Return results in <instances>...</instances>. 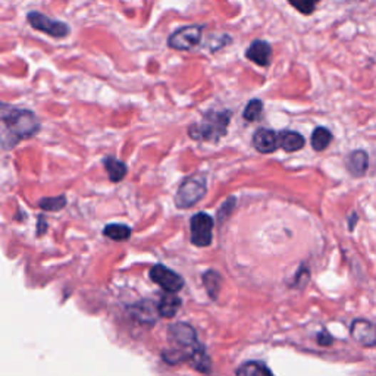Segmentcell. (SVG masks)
Masks as SVG:
<instances>
[{
	"label": "cell",
	"mask_w": 376,
	"mask_h": 376,
	"mask_svg": "<svg viewBox=\"0 0 376 376\" xmlns=\"http://www.w3.org/2000/svg\"><path fill=\"white\" fill-rule=\"evenodd\" d=\"M181 306V300L177 294H172V293H168L165 294L162 298H161V303L158 306V310H159V315L162 317H173L175 315H177L178 309Z\"/></svg>",
	"instance_id": "14"
},
{
	"label": "cell",
	"mask_w": 376,
	"mask_h": 376,
	"mask_svg": "<svg viewBox=\"0 0 376 376\" xmlns=\"http://www.w3.org/2000/svg\"><path fill=\"white\" fill-rule=\"evenodd\" d=\"M202 33H203V27H200V25H188V27H183L169 36L168 46L173 50H180V52L193 50L195 46L200 44V41H202Z\"/></svg>",
	"instance_id": "5"
},
{
	"label": "cell",
	"mask_w": 376,
	"mask_h": 376,
	"mask_svg": "<svg viewBox=\"0 0 376 376\" xmlns=\"http://www.w3.org/2000/svg\"><path fill=\"white\" fill-rule=\"evenodd\" d=\"M253 146L259 153H273L280 148V133L269 128H259L253 136Z\"/></svg>",
	"instance_id": "10"
},
{
	"label": "cell",
	"mask_w": 376,
	"mask_h": 376,
	"mask_svg": "<svg viewBox=\"0 0 376 376\" xmlns=\"http://www.w3.org/2000/svg\"><path fill=\"white\" fill-rule=\"evenodd\" d=\"M357 220H359V218H357L356 213H353L352 216L348 218V227H350V231H353V230H355V225H356Z\"/></svg>",
	"instance_id": "24"
},
{
	"label": "cell",
	"mask_w": 376,
	"mask_h": 376,
	"mask_svg": "<svg viewBox=\"0 0 376 376\" xmlns=\"http://www.w3.org/2000/svg\"><path fill=\"white\" fill-rule=\"evenodd\" d=\"M305 144H306V140L300 133H295V131L280 133V147L288 153L298 152V150H302L305 147Z\"/></svg>",
	"instance_id": "13"
},
{
	"label": "cell",
	"mask_w": 376,
	"mask_h": 376,
	"mask_svg": "<svg viewBox=\"0 0 376 376\" xmlns=\"http://www.w3.org/2000/svg\"><path fill=\"white\" fill-rule=\"evenodd\" d=\"M317 342L320 344V345H330V344H332V337L328 334V332H320L319 335H317Z\"/></svg>",
	"instance_id": "23"
},
{
	"label": "cell",
	"mask_w": 376,
	"mask_h": 376,
	"mask_svg": "<svg viewBox=\"0 0 376 376\" xmlns=\"http://www.w3.org/2000/svg\"><path fill=\"white\" fill-rule=\"evenodd\" d=\"M310 141H312V147L316 150V152H322V150H325L332 143V134L328 128L317 127L313 131Z\"/></svg>",
	"instance_id": "17"
},
{
	"label": "cell",
	"mask_w": 376,
	"mask_h": 376,
	"mask_svg": "<svg viewBox=\"0 0 376 376\" xmlns=\"http://www.w3.org/2000/svg\"><path fill=\"white\" fill-rule=\"evenodd\" d=\"M262 111H263V103L262 100L259 98H253L250 100L248 105L244 108V112H243V118L248 122H255L260 118L262 115Z\"/></svg>",
	"instance_id": "21"
},
{
	"label": "cell",
	"mask_w": 376,
	"mask_h": 376,
	"mask_svg": "<svg viewBox=\"0 0 376 376\" xmlns=\"http://www.w3.org/2000/svg\"><path fill=\"white\" fill-rule=\"evenodd\" d=\"M288 2L300 14L310 15V14L315 12L316 5L320 2V0H288Z\"/></svg>",
	"instance_id": "22"
},
{
	"label": "cell",
	"mask_w": 376,
	"mask_h": 376,
	"mask_svg": "<svg viewBox=\"0 0 376 376\" xmlns=\"http://www.w3.org/2000/svg\"><path fill=\"white\" fill-rule=\"evenodd\" d=\"M169 338L177 345L187 350L188 355H190V360L197 350L202 347L197 341V334H195L194 328L190 327V325H187V323H183V322L171 325L169 327Z\"/></svg>",
	"instance_id": "7"
},
{
	"label": "cell",
	"mask_w": 376,
	"mask_h": 376,
	"mask_svg": "<svg viewBox=\"0 0 376 376\" xmlns=\"http://www.w3.org/2000/svg\"><path fill=\"white\" fill-rule=\"evenodd\" d=\"M245 58L259 66H268L272 59V47L263 40H255L245 50Z\"/></svg>",
	"instance_id": "11"
},
{
	"label": "cell",
	"mask_w": 376,
	"mask_h": 376,
	"mask_svg": "<svg viewBox=\"0 0 376 376\" xmlns=\"http://www.w3.org/2000/svg\"><path fill=\"white\" fill-rule=\"evenodd\" d=\"M27 19L34 30L46 33L47 36L55 37V39H63L71 31L65 22L49 18L40 12H30Z\"/></svg>",
	"instance_id": "6"
},
{
	"label": "cell",
	"mask_w": 376,
	"mask_h": 376,
	"mask_svg": "<svg viewBox=\"0 0 376 376\" xmlns=\"http://www.w3.org/2000/svg\"><path fill=\"white\" fill-rule=\"evenodd\" d=\"M230 121H231L230 111H222V112L209 111L203 115L200 123L190 127L188 134L194 140L216 143L227 134Z\"/></svg>",
	"instance_id": "1"
},
{
	"label": "cell",
	"mask_w": 376,
	"mask_h": 376,
	"mask_svg": "<svg viewBox=\"0 0 376 376\" xmlns=\"http://www.w3.org/2000/svg\"><path fill=\"white\" fill-rule=\"evenodd\" d=\"M213 218L208 213H195L190 222L191 243L197 247H208L213 240Z\"/></svg>",
	"instance_id": "4"
},
{
	"label": "cell",
	"mask_w": 376,
	"mask_h": 376,
	"mask_svg": "<svg viewBox=\"0 0 376 376\" xmlns=\"http://www.w3.org/2000/svg\"><path fill=\"white\" fill-rule=\"evenodd\" d=\"M103 234L113 241H125L131 237V228L122 223H111L105 227Z\"/></svg>",
	"instance_id": "18"
},
{
	"label": "cell",
	"mask_w": 376,
	"mask_h": 376,
	"mask_svg": "<svg viewBox=\"0 0 376 376\" xmlns=\"http://www.w3.org/2000/svg\"><path fill=\"white\" fill-rule=\"evenodd\" d=\"M150 278L166 293L177 294L184 287V280L180 275L163 265L153 266L152 270H150Z\"/></svg>",
	"instance_id": "8"
},
{
	"label": "cell",
	"mask_w": 376,
	"mask_h": 376,
	"mask_svg": "<svg viewBox=\"0 0 376 376\" xmlns=\"http://www.w3.org/2000/svg\"><path fill=\"white\" fill-rule=\"evenodd\" d=\"M237 376H273V373L259 362H247L243 363L237 372Z\"/></svg>",
	"instance_id": "16"
},
{
	"label": "cell",
	"mask_w": 376,
	"mask_h": 376,
	"mask_svg": "<svg viewBox=\"0 0 376 376\" xmlns=\"http://www.w3.org/2000/svg\"><path fill=\"white\" fill-rule=\"evenodd\" d=\"M208 191V180L205 173H194L186 178L175 194V205L180 209H188L197 205Z\"/></svg>",
	"instance_id": "3"
},
{
	"label": "cell",
	"mask_w": 376,
	"mask_h": 376,
	"mask_svg": "<svg viewBox=\"0 0 376 376\" xmlns=\"http://www.w3.org/2000/svg\"><path fill=\"white\" fill-rule=\"evenodd\" d=\"M5 133L11 136V146L33 137L40 130V122L31 111L12 109L2 115Z\"/></svg>",
	"instance_id": "2"
},
{
	"label": "cell",
	"mask_w": 376,
	"mask_h": 376,
	"mask_svg": "<svg viewBox=\"0 0 376 376\" xmlns=\"http://www.w3.org/2000/svg\"><path fill=\"white\" fill-rule=\"evenodd\" d=\"M39 206L47 212H58L66 206V197L65 195L44 197L39 202Z\"/></svg>",
	"instance_id": "20"
},
{
	"label": "cell",
	"mask_w": 376,
	"mask_h": 376,
	"mask_svg": "<svg viewBox=\"0 0 376 376\" xmlns=\"http://www.w3.org/2000/svg\"><path fill=\"white\" fill-rule=\"evenodd\" d=\"M345 166L348 173L355 178H360L367 172L369 168V156L365 150H355L350 153L345 161Z\"/></svg>",
	"instance_id": "12"
},
{
	"label": "cell",
	"mask_w": 376,
	"mask_h": 376,
	"mask_svg": "<svg viewBox=\"0 0 376 376\" xmlns=\"http://www.w3.org/2000/svg\"><path fill=\"white\" fill-rule=\"evenodd\" d=\"M203 284H205V288L208 290L209 295L216 298L219 290H220V285H222V278L220 275L215 270H209L203 275Z\"/></svg>",
	"instance_id": "19"
},
{
	"label": "cell",
	"mask_w": 376,
	"mask_h": 376,
	"mask_svg": "<svg viewBox=\"0 0 376 376\" xmlns=\"http://www.w3.org/2000/svg\"><path fill=\"white\" fill-rule=\"evenodd\" d=\"M105 163V168L108 171V177L112 183H119L125 178V175H127V165H125L123 162L112 158V156H108L105 158L103 161Z\"/></svg>",
	"instance_id": "15"
},
{
	"label": "cell",
	"mask_w": 376,
	"mask_h": 376,
	"mask_svg": "<svg viewBox=\"0 0 376 376\" xmlns=\"http://www.w3.org/2000/svg\"><path fill=\"white\" fill-rule=\"evenodd\" d=\"M352 337L363 347H376V323L367 319H356L350 328Z\"/></svg>",
	"instance_id": "9"
}]
</instances>
